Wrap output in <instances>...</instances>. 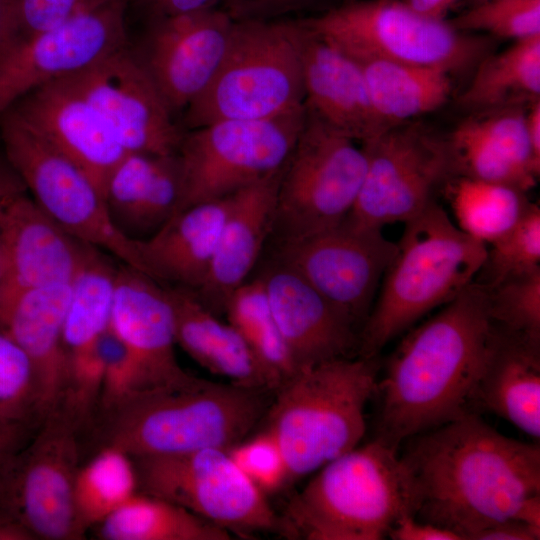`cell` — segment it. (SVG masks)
Segmentation results:
<instances>
[{
	"instance_id": "obj_1",
	"label": "cell",
	"mask_w": 540,
	"mask_h": 540,
	"mask_svg": "<svg viewBox=\"0 0 540 540\" xmlns=\"http://www.w3.org/2000/svg\"><path fill=\"white\" fill-rule=\"evenodd\" d=\"M400 457L411 515L473 540L540 496V448L476 412L410 437Z\"/></svg>"
},
{
	"instance_id": "obj_2",
	"label": "cell",
	"mask_w": 540,
	"mask_h": 540,
	"mask_svg": "<svg viewBox=\"0 0 540 540\" xmlns=\"http://www.w3.org/2000/svg\"><path fill=\"white\" fill-rule=\"evenodd\" d=\"M497 331L487 291L473 281L406 335L377 381L375 439L398 450L412 436L474 413Z\"/></svg>"
},
{
	"instance_id": "obj_3",
	"label": "cell",
	"mask_w": 540,
	"mask_h": 540,
	"mask_svg": "<svg viewBox=\"0 0 540 540\" xmlns=\"http://www.w3.org/2000/svg\"><path fill=\"white\" fill-rule=\"evenodd\" d=\"M273 394L270 389L214 382L187 372L172 382L130 393L100 414V447L113 446L131 457L229 450L262 421Z\"/></svg>"
},
{
	"instance_id": "obj_4",
	"label": "cell",
	"mask_w": 540,
	"mask_h": 540,
	"mask_svg": "<svg viewBox=\"0 0 540 540\" xmlns=\"http://www.w3.org/2000/svg\"><path fill=\"white\" fill-rule=\"evenodd\" d=\"M376 304L359 333L358 355L376 358L392 339L474 281L487 246L467 234L433 200L404 222Z\"/></svg>"
},
{
	"instance_id": "obj_5",
	"label": "cell",
	"mask_w": 540,
	"mask_h": 540,
	"mask_svg": "<svg viewBox=\"0 0 540 540\" xmlns=\"http://www.w3.org/2000/svg\"><path fill=\"white\" fill-rule=\"evenodd\" d=\"M376 386L375 358L358 356L299 368L274 391L263 430L279 443L289 481L359 445Z\"/></svg>"
},
{
	"instance_id": "obj_6",
	"label": "cell",
	"mask_w": 540,
	"mask_h": 540,
	"mask_svg": "<svg viewBox=\"0 0 540 540\" xmlns=\"http://www.w3.org/2000/svg\"><path fill=\"white\" fill-rule=\"evenodd\" d=\"M411 515L395 450L377 439L336 457L287 503L277 531L303 540H380Z\"/></svg>"
},
{
	"instance_id": "obj_7",
	"label": "cell",
	"mask_w": 540,
	"mask_h": 540,
	"mask_svg": "<svg viewBox=\"0 0 540 540\" xmlns=\"http://www.w3.org/2000/svg\"><path fill=\"white\" fill-rule=\"evenodd\" d=\"M300 21H235L207 88L185 109L191 130L230 119H266L304 106Z\"/></svg>"
},
{
	"instance_id": "obj_8",
	"label": "cell",
	"mask_w": 540,
	"mask_h": 540,
	"mask_svg": "<svg viewBox=\"0 0 540 540\" xmlns=\"http://www.w3.org/2000/svg\"><path fill=\"white\" fill-rule=\"evenodd\" d=\"M301 21L358 62H397L452 73L477 63L485 50L481 40L398 0L353 1Z\"/></svg>"
},
{
	"instance_id": "obj_9",
	"label": "cell",
	"mask_w": 540,
	"mask_h": 540,
	"mask_svg": "<svg viewBox=\"0 0 540 540\" xmlns=\"http://www.w3.org/2000/svg\"><path fill=\"white\" fill-rule=\"evenodd\" d=\"M357 142L306 109L303 127L281 172L272 241L309 236L348 216L367 167L365 148Z\"/></svg>"
},
{
	"instance_id": "obj_10",
	"label": "cell",
	"mask_w": 540,
	"mask_h": 540,
	"mask_svg": "<svg viewBox=\"0 0 540 540\" xmlns=\"http://www.w3.org/2000/svg\"><path fill=\"white\" fill-rule=\"evenodd\" d=\"M305 115L304 105L272 118L220 120L184 133L177 152L182 173L177 212L230 196L280 172Z\"/></svg>"
},
{
	"instance_id": "obj_11",
	"label": "cell",
	"mask_w": 540,
	"mask_h": 540,
	"mask_svg": "<svg viewBox=\"0 0 540 540\" xmlns=\"http://www.w3.org/2000/svg\"><path fill=\"white\" fill-rule=\"evenodd\" d=\"M0 130L5 159L43 211L71 237L141 272L135 240L114 225L90 176L8 110Z\"/></svg>"
},
{
	"instance_id": "obj_12",
	"label": "cell",
	"mask_w": 540,
	"mask_h": 540,
	"mask_svg": "<svg viewBox=\"0 0 540 540\" xmlns=\"http://www.w3.org/2000/svg\"><path fill=\"white\" fill-rule=\"evenodd\" d=\"M138 491L179 505L240 536L277 531L279 516L228 450L132 457Z\"/></svg>"
},
{
	"instance_id": "obj_13",
	"label": "cell",
	"mask_w": 540,
	"mask_h": 540,
	"mask_svg": "<svg viewBox=\"0 0 540 540\" xmlns=\"http://www.w3.org/2000/svg\"><path fill=\"white\" fill-rule=\"evenodd\" d=\"M80 429L61 408L37 426L0 480V513L21 523L35 539L84 538L75 515L74 484Z\"/></svg>"
},
{
	"instance_id": "obj_14",
	"label": "cell",
	"mask_w": 540,
	"mask_h": 540,
	"mask_svg": "<svg viewBox=\"0 0 540 540\" xmlns=\"http://www.w3.org/2000/svg\"><path fill=\"white\" fill-rule=\"evenodd\" d=\"M272 246L271 259L296 272L357 330L397 252V243L382 229L355 225L346 218L324 231L273 241Z\"/></svg>"
},
{
	"instance_id": "obj_15",
	"label": "cell",
	"mask_w": 540,
	"mask_h": 540,
	"mask_svg": "<svg viewBox=\"0 0 540 540\" xmlns=\"http://www.w3.org/2000/svg\"><path fill=\"white\" fill-rule=\"evenodd\" d=\"M362 145L366 172L346 217L355 225L382 229L406 222L432 201L453 169L448 144L416 126L395 125Z\"/></svg>"
},
{
	"instance_id": "obj_16",
	"label": "cell",
	"mask_w": 540,
	"mask_h": 540,
	"mask_svg": "<svg viewBox=\"0 0 540 540\" xmlns=\"http://www.w3.org/2000/svg\"><path fill=\"white\" fill-rule=\"evenodd\" d=\"M128 0H96L63 23L21 38L0 58V114L29 92L127 45Z\"/></svg>"
},
{
	"instance_id": "obj_17",
	"label": "cell",
	"mask_w": 540,
	"mask_h": 540,
	"mask_svg": "<svg viewBox=\"0 0 540 540\" xmlns=\"http://www.w3.org/2000/svg\"><path fill=\"white\" fill-rule=\"evenodd\" d=\"M63 80L99 112L127 152L177 154L184 133L128 44Z\"/></svg>"
},
{
	"instance_id": "obj_18",
	"label": "cell",
	"mask_w": 540,
	"mask_h": 540,
	"mask_svg": "<svg viewBox=\"0 0 540 540\" xmlns=\"http://www.w3.org/2000/svg\"><path fill=\"white\" fill-rule=\"evenodd\" d=\"M117 268L107 253L88 245L70 283L62 332L64 386L58 408L80 431L94 424L98 412L100 343L111 323Z\"/></svg>"
},
{
	"instance_id": "obj_19",
	"label": "cell",
	"mask_w": 540,
	"mask_h": 540,
	"mask_svg": "<svg viewBox=\"0 0 540 540\" xmlns=\"http://www.w3.org/2000/svg\"><path fill=\"white\" fill-rule=\"evenodd\" d=\"M233 24L218 8L150 20L134 53L173 115L185 110L215 76Z\"/></svg>"
},
{
	"instance_id": "obj_20",
	"label": "cell",
	"mask_w": 540,
	"mask_h": 540,
	"mask_svg": "<svg viewBox=\"0 0 540 540\" xmlns=\"http://www.w3.org/2000/svg\"><path fill=\"white\" fill-rule=\"evenodd\" d=\"M0 239L7 282L26 287L70 284L88 246L43 211L6 159L0 161Z\"/></svg>"
},
{
	"instance_id": "obj_21",
	"label": "cell",
	"mask_w": 540,
	"mask_h": 540,
	"mask_svg": "<svg viewBox=\"0 0 540 540\" xmlns=\"http://www.w3.org/2000/svg\"><path fill=\"white\" fill-rule=\"evenodd\" d=\"M7 110L77 163L104 197L106 181L127 151L81 94L61 79L29 92Z\"/></svg>"
},
{
	"instance_id": "obj_22",
	"label": "cell",
	"mask_w": 540,
	"mask_h": 540,
	"mask_svg": "<svg viewBox=\"0 0 540 540\" xmlns=\"http://www.w3.org/2000/svg\"><path fill=\"white\" fill-rule=\"evenodd\" d=\"M110 327L129 353L133 392L187 373L175 355L173 311L164 286L125 264L116 272Z\"/></svg>"
},
{
	"instance_id": "obj_23",
	"label": "cell",
	"mask_w": 540,
	"mask_h": 540,
	"mask_svg": "<svg viewBox=\"0 0 540 540\" xmlns=\"http://www.w3.org/2000/svg\"><path fill=\"white\" fill-rule=\"evenodd\" d=\"M258 277L298 369L358 352V330L296 272L270 258Z\"/></svg>"
},
{
	"instance_id": "obj_24",
	"label": "cell",
	"mask_w": 540,
	"mask_h": 540,
	"mask_svg": "<svg viewBox=\"0 0 540 540\" xmlns=\"http://www.w3.org/2000/svg\"><path fill=\"white\" fill-rule=\"evenodd\" d=\"M70 284L37 287L6 282L0 289V330L29 357L36 375L42 420L62 400V332Z\"/></svg>"
},
{
	"instance_id": "obj_25",
	"label": "cell",
	"mask_w": 540,
	"mask_h": 540,
	"mask_svg": "<svg viewBox=\"0 0 540 540\" xmlns=\"http://www.w3.org/2000/svg\"><path fill=\"white\" fill-rule=\"evenodd\" d=\"M300 24L305 108L362 144L391 128L373 108L360 63Z\"/></svg>"
},
{
	"instance_id": "obj_26",
	"label": "cell",
	"mask_w": 540,
	"mask_h": 540,
	"mask_svg": "<svg viewBox=\"0 0 540 540\" xmlns=\"http://www.w3.org/2000/svg\"><path fill=\"white\" fill-rule=\"evenodd\" d=\"M281 172L231 195L207 277L195 292L217 316L224 314L270 239Z\"/></svg>"
},
{
	"instance_id": "obj_27",
	"label": "cell",
	"mask_w": 540,
	"mask_h": 540,
	"mask_svg": "<svg viewBox=\"0 0 540 540\" xmlns=\"http://www.w3.org/2000/svg\"><path fill=\"white\" fill-rule=\"evenodd\" d=\"M231 195L175 213L151 236L135 240L141 272L161 285L197 291L204 283Z\"/></svg>"
},
{
	"instance_id": "obj_28",
	"label": "cell",
	"mask_w": 540,
	"mask_h": 540,
	"mask_svg": "<svg viewBox=\"0 0 540 540\" xmlns=\"http://www.w3.org/2000/svg\"><path fill=\"white\" fill-rule=\"evenodd\" d=\"M182 173L177 154L127 152L110 173L104 200L118 230L132 240L147 238L177 213Z\"/></svg>"
},
{
	"instance_id": "obj_29",
	"label": "cell",
	"mask_w": 540,
	"mask_h": 540,
	"mask_svg": "<svg viewBox=\"0 0 540 540\" xmlns=\"http://www.w3.org/2000/svg\"><path fill=\"white\" fill-rule=\"evenodd\" d=\"M163 286L173 311L176 344L194 361L236 385L275 391L246 341L229 322H222L195 291Z\"/></svg>"
},
{
	"instance_id": "obj_30",
	"label": "cell",
	"mask_w": 540,
	"mask_h": 540,
	"mask_svg": "<svg viewBox=\"0 0 540 540\" xmlns=\"http://www.w3.org/2000/svg\"><path fill=\"white\" fill-rule=\"evenodd\" d=\"M498 327L476 389V407L540 438V344Z\"/></svg>"
},
{
	"instance_id": "obj_31",
	"label": "cell",
	"mask_w": 540,
	"mask_h": 540,
	"mask_svg": "<svg viewBox=\"0 0 540 540\" xmlns=\"http://www.w3.org/2000/svg\"><path fill=\"white\" fill-rule=\"evenodd\" d=\"M359 63L373 108L388 127L440 108L451 94V73L443 69L388 61Z\"/></svg>"
},
{
	"instance_id": "obj_32",
	"label": "cell",
	"mask_w": 540,
	"mask_h": 540,
	"mask_svg": "<svg viewBox=\"0 0 540 540\" xmlns=\"http://www.w3.org/2000/svg\"><path fill=\"white\" fill-rule=\"evenodd\" d=\"M96 528L102 540H229L231 533L165 499L137 492Z\"/></svg>"
},
{
	"instance_id": "obj_33",
	"label": "cell",
	"mask_w": 540,
	"mask_h": 540,
	"mask_svg": "<svg viewBox=\"0 0 540 540\" xmlns=\"http://www.w3.org/2000/svg\"><path fill=\"white\" fill-rule=\"evenodd\" d=\"M540 94V35L514 41L506 50L479 63L460 97L463 106L491 109Z\"/></svg>"
},
{
	"instance_id": "obj_34",
	"label": "cell",
	"mask_w": 540,
	"mask_h": 540,
	"mask_svg": "<svg viewBox=\"0 0 540 540\" xmlns=\"http://www.w3.org/2000/svg\"><path fill=\"white\" fill-rule=\"evenodd\" d=\"M447 190L458 228L486 246L508 232L532 204L519 189L466 176Z\"/></svg>"
},
{
	"instance_id": "obj_35",
	"label": "cell",
	"mask_w": 540,
	"mask_h": 540,
	"mask_svg": "<svg viewBox=\"0 0 540 540\" xmlns=\"http://www.w3.org/2000/svg\"><path fill=\"white\" fill-rule=\"evenodd\" d=\"M138 492L133 459L126 452L101 446L80 465L74 484V509L81 532L95 528Z\"/></svg>"
},
{
	"instance_id": "obj_36",
	"label": "cell",
	"mask_w": 540,
	"mask_h": 540,
	"mask_svg": "<svg viewBox=\"0 0 540 540\" xmlns=\"http://www.w3.org/2000/svg\"><path fill=\"white\" fill-rule=\"evenodd\" d=\"M224 314L246 341L275 390L298 370L275 322L259 277L246 281L233 292Z\"/></svg>"
},
{
	"instance_id": "obj_37",
	"label": "cell",
	"mask_w": 540,
	"mask_h": 540,
	"mask_svg": "<svg viewBox=\"0 0 540 540\" xmlns=\"http://www.w3.org/2000/svg\"><path fill=\"white\" fill-rule=\"evenodd\" d=\"M448 148L452 167L460 169L462 176L508 185L525 193L536 184L537 178L514 163L477 118L455 129Z\"/></svg>"
},
{
	"instance_id": "obj_38",
	"label": "cell",
	"mask_w": 540,
	"mask_h": 540,
	"mask_svg": "<svg viewBox=\"0 0 540 540\" xmlns=\"http://www.w3.org/2000/svg\"><path fill=\"white\" fill-rule=\"evenodd\" d=\"M536 269H540V208L532 203L520 220L487 248L475 283L490 289Z\"/></svg>"
},
{
	"instance_id": "obj_39",
	"label": "cell",
	"mask_w": 540,
	"mask_h": 540,
	"mask_svg": "<svg viewBox=\"0 0 540 540\" xmlns=\"http://www.w3.org/2000/svg\"><path fill=\"white\" fill-rule=\"evenodd\" d=\"M0 422L30 427L42 422L33 365L23 349L0 330Z\"/></svg>"
},
{
	"instance_id": "obj_40",
	"label": "cell",
	"mask_w": 540,
	"mask_h": 540,
	"mask_svg": "<svg viewBox=\"0 0 540 540\" xmlns=\"http://www.w3.org/2000/svg\"><path fill=\"white\" fill-rule=\"evenodd\" d=\"M486 291L497 326L540 344V269L508 278Z\"/></svg>"
},
{
	"instance_id": "obj_41",
	"label": "cell",
	"mask_w": 540,
	"mask_h": 540,
	"mask_svg": "<svg viewBox=\"0 0 540 540\" xmlns=\"http://www.w3.org/2000/svg\"><path fill=\"white\" fill-rule=\"evenodd\" d=\"M452 25L513 41L539 36L540 0H486L473 4Z\"/></svg>"
},
{
	"instance_id": "obj_42",
	"label": "cell",
	"mask_w": 540,
	"mask_h": 540,
	"mask_svg": "<svg viewBox=\"0 0 540 540\" xmlns=\"http://www.w3.org/2000/svg\"><path fill=\"white\" fill-rule=\"evenodd\" d=\"M228 453L243 474L264 494L277 491L289 482L283 451L266 430L235 444Z\"/></svg>"
},
{
	"instance_id": "obj_43",
	"label": "cell",
	"mask_w": 540,
	"mask_h": 540,
	"mask_svg": "<svg viewBox=\"0 0 540 540\" xmlns=\"http://www.w3.org/2000/svg\"><path fill=\"white\" fill-rule=\"evenodd\" d=\"M100 361L101 391L97 416L117 405L134 389V372L129 353L110 326L100 343Z\"/></svg>"
},
{
	"instance_id": "obj_44",
	"label": "cell",
	"mask_w": 540,
	"mask_h": 540,
	"mask_svg": "<svg viewBox=\"0 0 540 540\" xmlns=\"http://www.w3.org/2000/svg\"><path fill=\"white\" fill-rule=\"evenodd\" d=\"M96 0H17L21 38L53 28Z\"/></svg>"
},
{
	"instance_id": "obj_45",
	"label": "cell",
	"mask_w": 540,
	"mask_h": 540,
	"mask_svg": "<svg viewBox=\"0 0 540 540\" xmlns=\"http://www.w3.org/2000/svg\"><path fill=\"white\" fill-rule=\"evenodd\" d=\"M313 0H223V10L235 21L269 20L297 10Z\"/></svg>"
},
{
	"instance_id": "obj_46",
	"label": "cell",
	"mask_w": 540,
	"mask_h": 540,
	"mask_svg": "<svg viewBox=\"0 0 540 540\" xmlns=\"http://www.w3.org/2000/svg\"><path fill=\"white\" fill-rule=\"evenodd\" d=\"M388 536L394 540H461L457 534L412 515L397 520Z\"/></svg>"
},
{
	"instance_id": "obj_47",
	"label": "cell",
	"mask_w": 540,
	"mask_h": 540,
	"mask_svg": "<svg viewBox=\"0 0 540 540\" xmlns=\"http://www.w3.org/2000/svg\"><path fill=\"white\" fill-rule=\"evenodd\" d=\"M223 0H138L149 20L217 8Z\"/></svg>"
},
{
	"instance_id": "obj_48",
	"label": "cell",
	"mask_w": 540,
	"mask_h": 540,
	"mask_svg": "<svg viewBox=\"0 0 540 540\" xmlns=\"http://www.w3.org/2000/svg\"><path fill=\"white\" fill-rule=\"evenodd\" d=\"M28 429V426L0 422V480L15 456L24 447Z\"/></svg>"
},
{
	"instance_id": "obj_49",
	"label": "cell",
	"mask_w": 540,
	"mask_h": 540,
	"mask_svg": "<svg viewBox=\"0 0 540 540\" xmlns=\"http://www.w3.org/2000/svg\"><path fill=\"white\" fill-rule=\"evenodd\" d=\"M540 531L519 521L508 520L488 527L475 535L473 540H538Z\"/></svg>"
},
{
	"instance_id": "obj_50",
	"label": "cell",
	"mask_w": 540,
	"mask_h": 540,
	"mask_svg": "<svg viewBox=\"0 0 540 540\" xmlns=\"http://www.w3.org/2000/svg\"><path fill=\"white\" fill-rule=\"evenodd\" d=\"M21 39L17 0H0V58Z\"/></svg>"
},
{
	"instance_id": "obj_51",
	"label": "cell",
	"mask_w": 540,
	"mask_h": 540,
	"mask_svg": "<svg viewBox=\"0 0 540 540\" xmlns=\"http://www.w3.org/2000/svg\"><path fill=\"white\" fill-rule=\"evenodd\" d=\"M457 0H404L418 13L436 19H443L445 13Z\"/></svg>"
},
{
	"instance_id": "obj_52",
	"label": "cell",
	"mask_w": 540,
	"mask_h": 540,
	"mask_svg": "<svg viewBox=\"0 0 540 540\" xmlns=\"http://www.w3.org/2000/svg\"><path fill=\"white\" fill-rule=\"evenodd\" d=\"M526 127L533 154L540 161V101H533L529 111L525 113Z\"/></svg>"
},
{
	"instance_id": "obj_53",
	"label": "cell",
	"mask_w": 540,
	"mask_h": 540,
	"mask_svg": "<svg viewBox=\"0 0 540 540\" xmlns=\"http://www.w3.org/2000/svg\"><path fill=\"white\" fill-rule=\"evenodd\" d=\"M35 537L14 518L0 513V540H34Z\"/></svg>"
},
{
	"instance_id": "obj_54",
	"label": "cell",
	"mask_w": 540,
	"mask_h": 540,
	"mask_svg": "<svg viewBox=\"0 0 540 540\" xmlns=\"http://www.w3.org/2000/svg\"><path fill=\"white\" fill-rule=\"evenodd\" d=\"M7 280H8L7 260H6L5 252H4L3 245L0 239V289L4 286Z\"/></svg>"
},
{
	"instance_id": "obj_55",
	"label": "cell",
	"mask_w": 540,
	"mask_h": 540,
	"mask_svg": "<svg viewBox=\"0 0 540 540\" xmlns=\"http://www.w3.org/2000/svg\"><path fill=\"white\" fill-rule=\"evenodd\" d=\"M473 1H474L473 4H476V3L483 2V1H486V0H473Z\"/></svg>"
}]
</instances>
